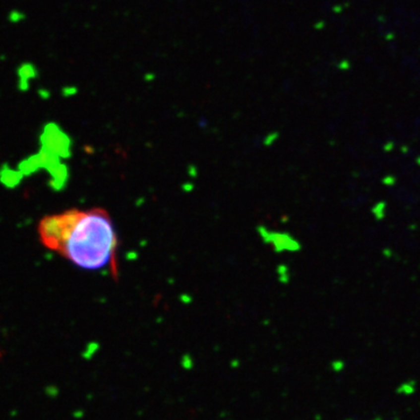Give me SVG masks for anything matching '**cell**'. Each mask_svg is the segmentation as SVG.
<instances>
[{
  "instance_id": "cell-2",
  "label": "cell",
  "mask_w": 420,
  "mask_h": 420,
  "mask_svg": "<svg viewBox=\"0 0 420 420\" xmlns=\"http://www.w3.org/2000/svg\"><path fill=\"white\" fill-rule=\"evenodd\" d=\"M79 209H68L62 213L46 215L38 224L39 240L46 249L60 252Z\"/></svg>"
},
{
  "instance_id": "cell-1",
  "label": "cell",
  "mask_w": 420,
  "mask_h": 420,
  "mask_svg": "<svg viewBox=\"0 0 420 420\" xmlns=\"http://www.w3.org/2000/svg\"><path fill=\"white\" fill-rule=\"evenodd\" d=\"M118 236L110 214L103 208L78 210L60 254L87 271L117 273Z\"/></svg>"
}]
</instances>
